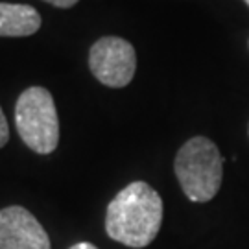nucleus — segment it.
Masks as SVG:
<instances>
[{
	"mask_svg": "<svg viewBox=\"0 0 249 249\" xmlns=\"http://www.w3.org/2000/svg\"><path fill=\"white\" fill-rule=\"evenodd\" d=\"M160 223L162 199L157 190L144 181L129 183L107 205V234L127 248L141 249L150 246L159 234Z\"/></svg>",
	"mask_w": 249,
	"mask_h": 249,
	"instance_id": "f257e3e1",
	"label": "nucleus"
},
{
	"mask_svg": "<svg viewBox=\"0 0 249 249\" xmlns=\"http://www.w3.org/2000/svg\"><path fill=\"white\" fill-rule=\"evenodd\" d=\"M223 159L207 137H192L179 148L174 170L183 194L194 203L211 201L222 187Z\"/></svg>",
	"mask_w": 249,
	"mask_h": 249,
	"instance_id": "f03ea898",
	"label": "nucleus"
},
{
	"mask_svg": "<svg viewBox=\"0 0 249 249\" xmlns=\"http://www.w3.org/2000/svg\"><path fill=\"white\" fill-rule=\"evenodd\" d=\"M15 125L30 150L52 153L59 144V118L50 90L39 85L24 90L15 104Z\"/></svg>",
	"mask_w": 249,
	"mask_h": 249,
	"instance_id": "7ed1b4c3",
	"label": "nucleus"
},
{
	"mask_svg": "<svg viewBox=\"0 0 249 249\" xmlns=\"http://www.w3.org/2000/svg\"><path fill=\"white\" fill-rule=\"evenodd\" d=\"M89 69L106 87L122 89L129 85L137 71V53L122 37H102L89 50Z\"/></svg>",
	"mask_w": 249,
	"mask_h": 249,
	"instance_id": "20e7f679",
	"label": "nucleus"
},
{
	"mask_svg": "<svg viewBox=\"0 0 249 249\" xmlns=\"http://www.w3.org/2000/svg\"><path fill=\"white\" fill-rule=\"evenodd\" d=\"M0 249H52L45 227L24 207L0 209Z\"/></svg>",
	"mask_w": 249,
	"mask_h": 249,
	"instance_id": "39448f33",
	"label": "nucleus"
},
{
	"mask_svg": "<svg viewBox=\"0 0 249 249\" xmlns=\"http://www.w3.org/2000/svg\"><path fill=\"white\" fill-rule=\"evenodd\" d=\"M41 28V15L34 6L0 2V37H28Z\"/></svg>",
	"mask_w": 249,
	"mask_h": 249,
	"instance_id": "423d86ee",
	"label": "nucleus"
},
{
	"mask_svg": "<svg viewBox=\"0 0 249 249\" xmlns=\"http://www.w3.org/2000/svg\"><path fill=\"white\" fill-rule=\"evenodd\" d=\"M9 141V127H8V120H6V115L0 107V148H4Z\"/></svg>",
	"mask_w": 249,
	"mask_h": 249,
	"instance_id": "0eeeda50",
	"label": "nucleus"
},
{
	"mask_svg": "<svg viewBox=\"0 0 249 249\" xmlns=\"http://www.w3.org/2000/svg\"><path fill=\"white\" fill-rule=\"evenodd\" d=\"M45 2H48V4H52V6H55V8H72L74 4H78V0H45Z\"/></svg>",
	"mask_w": 249,
	"mask_h": 249,
	"instance_id": "6e6552de",
	"label": "nucleus"
},
{
	"mask_svg": "<svg viewBox=\"0 0 249 249\" xmlns=\"http://www.w3.org/2000/svg\"><path fill=\"white\" fill-rule=\"evenodd\" d=\"M69 249H98L94 244H90V242H78V244H74L72 248Z\"/></svg>",
	"mask_w": 249,
	"mask_h": 249,
	"instance_id": "1a4fd4ad",
	"label": "nucleus"
},
{
	"mask_svg": "<svg viewBox=\"0 0 249 249\" xmlns=\"http://www.w3.org/2000/svg\"><path fill=\"white\" fill-rule=\"evenodd\" d=\"M244 2H246V4H248V6H249V0H244Z\"/></svg>",
	"mask_w": 249,
	"mask_h": 249,
	"instance_id": "9d476101",
	"label": "nucleus"
}]
</instances>
